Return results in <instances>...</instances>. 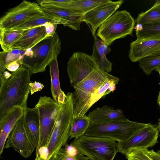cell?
Wrapping results in <instances>:
<instances>
[{
  "label": "cell",
  "mask_w": 160,
  "mask_h": 160,
  "mask_svg": "<svg viewBox=\"0 0 160 160\" xmlns=\"http://www.w3.org/2000/svg\"><path fill=\"white\" fill-rule=\"evenodd\" d=\"M11 74L8 78L0 74V118L14 107L20 106L24 109L27 107L32 73L28 68L21 65Z\"/></svg>",
  "instance_id": "obj_1"
},
{
  "label": "cell",
  "mask_w": 160,
  "mask_h": 160,
  "mask_svg": "<svg viewBox=\"0 0 160 160\" xmlns=\"http://www.w3.org/2000/svg\"><path fill=\"white\" fill-rule=\"evenodd\" d=\"M147 125V123L132 121L127 118L102 123L90 121L84 135L122 142L130 138Z\"/></svg>",
  "instance_id": "obj_2"
},
{
  "label": "cell",
  "mask_w": 160,
  "mask_h": 160,
  "mask_svg": "<svg viewBox=\"0 0 160 160\" xmlns=\"http://www.w3.org/2000/svg\"><path fill=\"white\" fill-rule=\"evenodd\" d=\"M61 42L57 32L47 37L32 48V55L24 57L22 65L32 74L43 72L52 60L60 52Z\"/></svg>",
  "instance_id": "obj_3"
},
{
  "label": "cell",
  "mask_w": 160,
  "mask_h": 160,
  "mask_svg": "<svg viewBox=\"0 0 160 160\" xmlns=\"http://www.w3.org/2000/svg\"><path fill=\"white\" fill-rule=\"evenodd\" d=\"M135 24V20L129 12L118 11L100 25L97 36L108 47L117 39L131 35Z\"/></svg>",
  "instance_id": "obj_4"
},
{
  "label": "cell",
  "mask_w": 160,
  "mask_h": 160,
  "mask_svg": "<svg viewBox=\"0 0 160 160\" xmlns=\"http://www.w3.org/2000/svg\"><path fill=\"white\" fill-rule=\"evenodd\" d=\"M71 144L90 160H113L118 152V143L110 138L84 135Z\"/></svg>",
  "instance_id": "obj_5"
},
{
  "label": "cell",
  "mask_w": 160,
  "mask_h": 160,
  "mask_svg": "<svg viewBox=\"0 0 160 160\" xmlns=\"http://www.w3.org/2000/svg\"><path fill=\"white\" fill-rule=\"evenodd\" d=\"M73 118L72 94L68 92L57 118L48 146L49 154L48 160L53 157L60 148L67 144Z\"/></svg>",
  "instance_id": "obj_6"
},
{
  "label": "cell",
  "mask_w": 160,
  "mask_h": 160,
  "mask_svg": "<svg viewBox=\"0 0 160 160\" xmlns=\"http://www.w3.org/2000/svg\"><path fill=\"white\" fill-rule=\"evenodd\" d=\"M112 75L98 68L73 87L75 91L72 94L74 117L85 115L91 96Z\"/></svg>",
  "instance_id": "obj_7"
},
{
  "label": "cell",
  "mask_w": 160,
  "mask_h": 160,
  "mask_svg": "<svg viewBox=\"0 0 160 160\" xmlns=\"http://www.w3.org/2000/svg\"><path fill=\"white\" fill-rule=\"evenodd\" d=\"M50 97H40L35 107L38 109L40 126L39 143L36 151L42 147H48L55 123L63 105Z\"/></svg>",
  "instance_id": "obj_8"
},
{
  "label": "cell",
  "mask_w": 160,
  "mask_h": 160,
  "mask_svg": "<svg viewBox=\"0 0 160 160\" xmlns=\"http://www.w3.org/2000/svg\"><path fill=\"white\" fill-rule=\"evenodd\" d=\"M45 15L38 4L23 0L1 18L0 31L9 30L28 21Z\"/></svg>",
  "instance_id": "obj_9"
},
{
  "label": "cell",
  "mask_w": 160,
  "mask_h": 160,
  "mask_svg": "<svg viewBox=\"0 0 160 160\" xmlns=\"http://www.w3.org/2000/svg\"><path fill=\"white\" fill-rule=\"evenodd\" d=\"M94 58L84 52H76L67 63V71L71 85L77 86L98 68Z\"/></svg>",
  "instance_id": "obj_10"
},
{
  "label": "cell",
  "mask_w": 160,
  "mask_h": 160,
  "mask_svg": "<svg viewBox=\"0 0 160 160\" xmlns=\"http://www.w3.org/2000/svg\"><path fill=\"white\" fill-rule=\"evenodd\" d=\"M158 126L150 123L127 140L118 143V152L125 155L128 152L141 149H148L158 143Z\"/></svg>",
  "instance_id": "obj_11"
},
{
  "label": "cell",
  "mask_w": 160,
  "mask_h": 160,
  "mask_svg": "<svg viewBox=\"0 0 160 160\" xmlns=\"http://www.w3.org/2000/svg\"><path fill=\"white\" fill-rule=\"evenodd\" d=\"M24 114L18 121L9 134L4 148H12L22 156L27 158L31 155L35 148L25 130Z\"/></svg>",
  "instance_id": "obj_12"
},
{
  "label": "cell",
  "mask_w": 160,
  "mask_h": 160,
  "mask_svg": "<svg viewBox=\"0 0 160 160\" xmlns=\"http://www.w3.org/2000/svg\"><path fill=\"white\" fill-rule=\"evenodd\" d=\"M123 0L110 2L99 6L84 14L82 22L90 25L94 37L97 28L107 18L115 12L123 3Z\"/></svg>",
  "instance_id": "obj_13"
},
{
  "label": "cell",
  "mask_w": 160,
  "mask_h": 160,
  "mask_svg": "<svg viewBox=\"0 0 160 160\" xmlns=\"http://www.w3.org/2000/svg\"><path fill=\"white\" fill-rule=\"evenodd\" d=\"M158 55H160V38H137L130 44L128 57L132 62Z\"/></svg>",
  "instance_id": "obj_14"
},
{
  "label": "cell",
  "mask_w": 160,
  "mask_h": 160,
  "mask_svg": "<svg viewBox=\"0 0 160 160\" xmlns=\"http://www.w3.org/2000/svg\"><path fill=\"white\" fill-rule=\"evenodd\" d=\"M45 15L52 18L58 24L63 25L76 30H80L84 14L62 8L41 7Z\"/></svg>",
  "instance_id": "obj_15"
},
{
  "label": "cell",
  "mask_w": 160,
  "mask_h": 160,
  "mask_svg": "<svg viewBox=\"0 0 160 160\" xmlns=\"http://www.w3.org/2000/svg\"><path fill=\"white\" fill-rule=\"evenodd\" d=\"M24 113V109L20 106L11 108L0 118V155L2 154L8 137L18 121Z\"/></svg>",
  "instance_id": "obj_16"
},
{
  "label": "cell",
  "mask_w": 160,
  "mask_h": 160,
  "mask_svg": "<svg viewBox=\"0 0 160 160\" xmlns=\"http://www.w3.org/2000/svg\"><path fill=\"white\" fill-rule=\"evenodd\" d=\"M24 124L30 141L35 148L38 147L40 136V126L38 109L27 107L24 109Z\"/></svg>",
  "instance_id": "obj_17"
},
{
  "label": "cell",
  "mask_w": 160,
  "mask_h": 160,
  "mask_svg": "<svg viewBox=\"0 0 160 160\" xmlns=\"http://www.w3.org/2000/svg\"><path fill=\"white\" fill-rule=\"evenodd\" d=\"M46 38L45 25L26 30L23 35L14 44L12 50L32 48Z\"/></svg>",
  "instance_id": "obj_18"
},
{
  "label": "cell",
  "mask_w": 160,
  "mask_h": 160,
  "mask_svg": "<svg viewBox=\"0 0 160 160\" xmlns=\"http://www.w3.org/2000/svg\"><path fill=\"white\" fill-rule=\"evenodd\" d=\"M88 116L91 122L96 123H105L126 118L121 110H114L113 107L107 105L90 112Z\"/></svg>",
  "instance_id": "obj_19"
},
{
  "label": "cell",
  "mask_w": 160,
  "mask_h": 160,
  "mask_svg": "<svg viewBox=\"0 0 160 160\" xmlns=\"http://www.w3.org/2000/svg\"><path fill=\"white\" fill-rule=\"evenodd\" d=\"M92 56L95 59L98 68L107 73L112 71V63L106 58V55L111 50L102 40L94 37Z\"/></svg>",
  "instance_id": "obj_20"
},
{
  "label": "cell",
  "mask_w": 160,
  "mask_h": 160,
  "mask_svg": "<svg viewBox=\"0 0 160 160\" xmlns=\"http://www.w3.org/2000/svg\"><path fill=\"white\" fill-rule=\"evenodd\" d=\"M48 65L50 68L51 90L53 99L57 102L64 104L66 95L60 87L57 57H55Z\"/></svg>",
  "instance_id": "obj_21"
},
{
  "label": "cell",
  "mask_w": 160,
  "mask_h": 160,
  "mask_svg": "<svg viewBox=\"0 0 160 160\" xmlns=\"http://www.w3.org/2000/svg\"><path fill=\"white\" fill-rule=\"evenodd\" d=\"M110 0H72L59 8L72 10L78 13L85 14L92 9L107 3ZM57 8V7H56Z\"/></svg>",
  "instance_id": "obj_22"
},
{
  "label": "cell",
  "mask_w": 160,
  "mask_h": 160,
  "mask_svg": "<svg viewBox=\"0 0 160 160\" xmlns=\"http://www.w3.org/2000/svg\"><path fill=\"white\" fill-rule=\"evenodd\" d=\"M119 80L118 78L112 75L90 97L87 107V112L101 98L113 92L116 89V85Z\"/></svg>",
  "instance_id": "obj_23"
},
{
  "label": "cell",
  "mask_w": 160,
  "mask_h": 160,
  "mask_svg": "<svg viewBox=\"0 0 160 160\" xmlns=\"http://www.w3.org/2000/svg\"><path fill=\"white\" fill-rule=\"evenodd\" d=\"M135 22L141 25L160 23V1L157 0L151 8L138 14Z\"/></svg>",
  "instance_id": "obj_24"
},
{
  "label": "cell",
  "mask_w": 160,
  "mask_h": 160,
  "mask_svg": "<svg viewBox=\"0 0 160 160\" xmlns=\"http://www.w3.org/2000/svg\"><path fill=\"white\" fill-rule=\"evenodd\" d=\"M25 31L26 30L0 31V44L3 51L8 52L12 51L14 44L22 37Z\"/></svg>",
  "instance_id": "obj_25"
},
{
  "label": "cell",
  "mask_w": 160,
  "mask_h": 160,
  "mask_svg": "<svg viewBox=\"0 0 160 160\" xmlns=\"http://www.w3.org/2000/svg\"><path fill=\"white\" fill-rule=\"evenodd\" d=\"M90 120L88 116L74 117L69 134V139H77L84 135L88 129Z\"/></svg>",
  "instance_id": "obj_26"
},
{
  "label": "cell",
  "mask_w": 160,
  "mask_h": 160,
  "mask_svg": "<svg viewBox=\"0 0 160 160\" xmlns=\"http://www.w3.org/2000/svg\"><path fill=\"white\" fill-rule=\"evenodd\" d=\"M26 50L14 49L6 52H0V73L4 72L8 65L18 60L23 59Z\"/></svg>",
  "instance_id": "obj_27"
},
{
  "label": "cell",
  "mask_w": 160,
  "mask_h": 160,
  "mask_svg": "<svg viewBox=\"0 0 160 160\" xmlns=\"http://www.w3.org/2000/svg\"><path fill=\"white\" fill-rule=\"evenodd\" d=\"M134 28L137 38H160V23L143 25H136Z\"/></svg>",
  "instance_id": "obj_28"
},
{
  "label": "cell",
  "mask_w": 160,
  "mask_h": 160,
  "mask_svg": "<svg viewBox=\"0 0 160 160\" xmlns=\"http://www.w3.org/2000/svg\"><path fill=\"white\" fill-rule=\"evenodd\" d=\"M50 22L58 23L50 17L45 15L44 16L26 21L9 30H24L28 29L39 26L44 25L47 23Z\"/></svg>",
  "instance_id": "obj_29"
},
{
  "label": "cell",
  "mask_w": 160,
  "mask_h": 160,
  "mask_svg": "<svg viewBox=\"0 0 160 160\" xmlns=\"http://www.w3.org/2000/svg\"><path fill=\"white\" fill-rule=\"evenodd\" d=\"M139 66L147 75L160 67V55L143 58L139 61Z\"/></svg>",
  "instance_id": "obj_30"
},
{
  "label": "cell",
  "mask_w": 160,
  "mask_h": 160,
  "mask_svg": "<svg viewBox=\"0 0 160 160\" xmlns=\"http://www.w3.org/2000/svg\"><path fill=\"white\" fill-rule=\"evenodd\" d=\"M54 157L56 160H89V158L84 156L79 151L70 154L68 153L64 148H62L57 152Z\"/></svg>",
  "instance_id": "obj_31"
},
{
  "label": "cell",
  "mask_w": 160,
  "mask_h": 160,
  "mask_svg": "<svg viewBox=\"0 0 160 160\" xmlns=\"http://www.w3.org/2000/svg\"><path fill=\"white\" fill-rule=\"evenodd\" d=\"M145 148L130 151L125 155L128 160H153L148 155Z\"/></svg>",
  "instance_id": "obj_32"
},
{
  "label": "cell",
  "mask_w": 160,
  "mask_h": 160,
  "mask_svg": "<svg viewBox=\"0 0 160 160\" xmlns=\"http://www.w3.org/2000/svg\"><path fill=\"white\" fill-rule=\"evenodd\" d=\"M49 154V151L48 147H40L36 152V160H48Z\"/></svg>",
  "instance_id": "obj_33"
},
{
  "label": "cell",
  "mask_w": 160,
  "mask_h": 160,
  "mask_svg": "<svg viewBox=\"0 0 160 160\" xmlns=\"http://www.w3.org/2000/svg\"><path fill=\"white\" fill-rule=\"evenodd\" d=\"M56 22L47 23L45 25L46 29V37L53 36L55 34L57 25Z\"/></svg>",
  "instance_id": "obj_34"
},
{
  "label": "cell",
  "mask_w": 160,
  "mask_h": 160,
  "mask_svg": "<svg viewBox=\"0 0 160 160\" xmlns=\"http://www.w3.org/2000/svg\"><path fill=\"white\" fill-rule=\"evenodd\" d=\"M29 85L30 87V92L31 95L41 91L44 87L42 83L36 81L33 82H31L29 83Z\"/></svg>",
  "instance_id": "obj_35"
},
{
  "label": "cell",
  "mask_w": 160,
  "mask_h": 160,
  "mask_svg": "<svg viewBox=\"0 0 160 160\" xmlns=\"http://www.w3.org/2000/svg\"><path fill=\"white\" fill-rule=\"evenodd\" d=\"M22 60H18L10 63L7 66V69L14 72L17 70L22 65Z\"/></svg>",
  "instance_id": "obj_36"
},
{
  "label": "cell",
  "mask_w": 160,
  "mask_h": 160,
  "mask_svg": "<svg viewBox=\"0 0 160 160\" xmlns=\"http://www.w3.org/2000/svg\"><path fill=\"white\" fill-rule=\"evenodd\" d=\"M146 152L148 155L153 160H160V153L156 152L153 150H149L146 149Z\"/></svg>",
  "instance_id": "obj_37"
},
{
  "label": "cell",
  "mask_w": 160,
  "mask_h": 160,
  "mask_svg": "<svg viewBox=\"0 0 160 160\" xmlns=\"http://www.w3.org/2000/svg\"><path fill=\"white\" fill-rule=\"evenodd\" d=\"M3 76L6 78H8L11 75V73H10L7 71H5L2 73Z\"/></svg>",
  "instance_id": "obj_38"
},
{
  "label": "cell",
  "mask_w": 160,
  "mask_h": 160,
  "mask_svg": "<svg viewBox=\"0 0 160 160\" xmlns=\"http://www.w3.org/2000/svg\"><path fill=\"white\" fill-rule=\"evenodd\" d=\"M157 103L160 108V90L157 98Z\"/></svg>",
  "instance_id": "obj_39"
},
{
  "label": "cell",
  "mask_w": 160,
  "mask_h": 160,
  "mask_svg": "<svg viewBox=\"0 0 160 160\" xmlns=\"http://www.w3.org/2000/svg\"><path fill=\"white\" fill-rule=\"evenodd\" d=\"M155 70L158 72L160 77V67L157 68Z\"/></svg>",
  "instance_id": "obj_40"
},
{
  "label": "cell",
  "mask_w": 160,
  "mask_h": 160,
  "mask_svg": "<svg viewBox=\"0 0 160 160\" xmlns=\"http://www.w3.org/2000/svg\"><path fill=\"white\" fill-rule=\"evenodd\" d=\"M158 127L159 131L160 132V119L158 120Z\"/></svg>",
  "instance_id": "obj_41"
},
{
  "label": "cell",
  "mask_w": 160,
  "mask_h": 160,
  "mask_svg": "<svg viewBox=\"0 0 160 160\" xmlns=\"http://www.w3.org/2000/svg\"><path fill=\"white\" fill-rule=\"evenodd\" d=\"M49 160H56L54 157V156L52 157Z\"/></svg>",
  "instance_id": "obj_42"
},
{
  "label": "cell",
  "mask_w": 160,
  "mask_h": 160,
  "mask_svg": "<svg viewBox=\"0 0 160 160\" xmlns=\"http://www.w3.org/2000/svg\"><path fill=\"white\" fill-rule=\"evenodd\" d=\"M158 152L160 153V150L158 151Z\"/></svg>",
  "instance_id": "obj_43"
},
{
  "label": "cell",
  "mask_w": 160,
  "mask_h": 160,
  "mask_svg": "<svg viewBox=\"0 0 160 160\" xmlns=\"http://www.w3.org/2000/svg\"><path fill=\"white\" fill-rule=\"evenodd\" d=\"M35 160H36L35 159Z\"/></svg>",
  "instance_id": "obj_44"
}]
</instances>
